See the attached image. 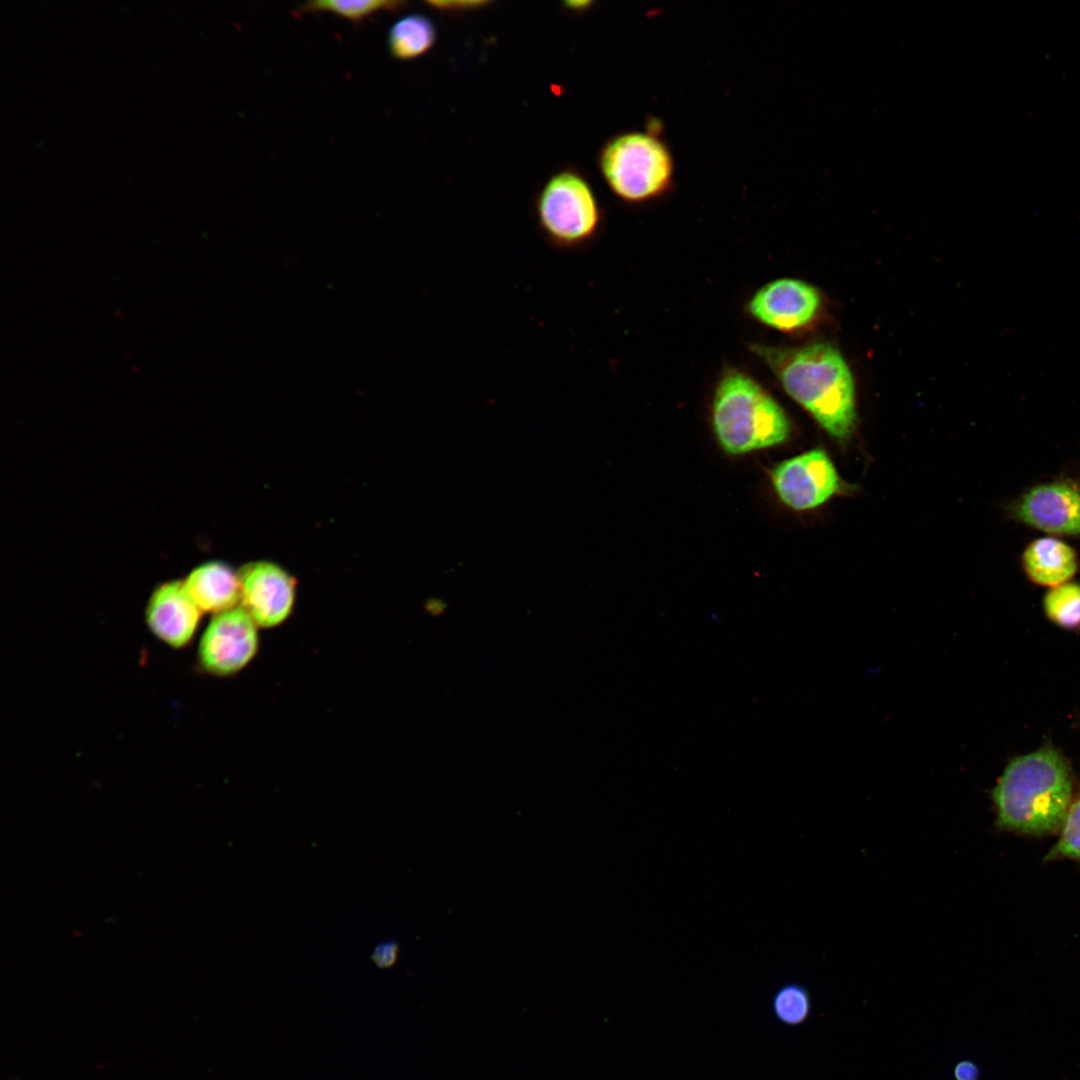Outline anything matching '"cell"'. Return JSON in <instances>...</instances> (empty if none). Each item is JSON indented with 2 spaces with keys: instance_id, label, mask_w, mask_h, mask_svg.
<instances>
[{
  "instance_id": "1",
  "label": "cell",
  "mask_w": 1080,
  "mask_h": 1080,
  "mask_svg": "<svg viewBox=\"0 0 1080 1080\" xmlns=\"http://www.w3.org/2000/svg\"><path fill=\"white\" fill-rule=\"evenodd\" d=\"M786 393L833 439L851 438L857 422L852 373L833 346L814 343L797 348L758 347Z\"/></svg>"
},
{
  "instance_id": "2",
  "label": "cell",
  "mask_w": 1080,
  "mask_h": 1080,
  "mask_svg": "<svg viewBox=\"0 0 1080 1080\" xmlns=\"http://www.w3.org/2000/svg\"><path fill=\"white\" fill-rule=\"evenodd\" d=\"M1073 779L1059 752L1044 747L1009 762L992 790L999 828L1029 835L1060 830Z\"/></svg>"
},
{
  "instance_id": "3",
  "label": "cell",
  "mask_w": 1080,
  "mask_h": 1080,
  "mask_svg": "<svg viewBox=\"0 0 1080 1080\" xmlns=\"http://www.w3.org/2000/svg\"><path fill=\"white\" fill-rule=\"evenodd\" d=\"M597 165L614 196L628 204L660 199L675 185V159L658 122L627 130L601 147Z\"/></svg>"
},
{
  "instance_id": "4",
  "label": "cell",
  "mask_w": 1080,
  "mask_h": 1080,
  "mask_svg": "<svg viewBox=\"0 0 1080 1080\" xmlns=\"http://www.w3.org/2000/svg\"><path fill=\"white\" fill-rule=\"evenodd\" d=\"M712 425L719 445L730 455L780 445L791 431L780 404L755 380L738 371L724 375L716 388Z\"/></svg>"
},
{
  "instance_id": "5",
  "label": "cell",
  "mask_w": 1080,
  "mask_h": 1080,
  "mask_svg": "<svg viewBox=\"0 0 1080 1080\" xmlns=\"http://www.w3.org/2000/svg\"><path fill=\"white\" fill-rule=\"evenodd\" d=\"M538 231L555 250L569 252L590 242L600 229L602 211L589 180L575 168L551 175L533 204Z\"/></svg>"
},
{
  "instance_id": "6",
  "label": "cell",
  "mask_w": 1080,
  "mask_h": 1080,
  "mask_svg": "<svg viewBox=\"0 0 1080 1080\" xmlns=\"http://www.w3.org/2000/svg\"><path fill=\"white\" fill-rule=\"evenodd\" d=\"M780 501L795 511H809L852 489L827 452L814 448L785 459L770 473Z\"/></svg>"
},
{
  "instance_id": "7",
  "label": "cell",
  "mask_w": 1080,
  "mask_h": 1080,
  "mask_svg": "<svg viewBox=\"0 0 1080 1080\" xmlns=\"http://www.w3.org/2000/svg\"><path fill=\"white\" fill-rule=\"evenodd\" d=\"M258 646V626L238 606L214 615L199 644V663L210 674L233 675L251 662Z\"/></svg>"
},
{
  "instance_id": "8",
  "label": "cell",
  "mask_w": 1080,
  "mask_h": 1080,
  "mask_svg": "<svg viewBox=\"0 0 1080 1080\" xmlns=\"http://www.w3.org/2000/svg\"><path fill=\"white\" fill-rule=\"evenodd\" d=\"M240 606L258 627L272 628L291 614L295 580L283 568L267 561L250 562L238 571Z\"/></svg>"
},
{
  "instance_id": "9",
  "label": "cell",
  "mask_w": 1080,
  "mask_h": 1080,
  "mask_svg": "<svg viewBox=\"0 0 1080 1080\" xmlns=\"http://www.w3.org/2000/svg\"><path fill=\"white\" fill-rule=\"evenodd\" d=\"M820 296L810 284L797 279L774 280L759 289L749 303L761 323L782 331L808 325L820 307Z\"/></svg>"
},
{
  "instance_id": "10",
  "label": "cell",
  "mask_w": 1080,
  "mask_h": 1080,
  "mask_svg": "<svg viewBox=\"0 0 1080 1080\" xmlns=\"http://www.w3.org/2000/svg\"><path fill=\"white\" fill-rule=\"evenodd\" d=\"M1023 523L1052 535H1080V491L1066 482H1050L1026 491L1013 510Z\"/></svg>"
},
{
  "instance_id": "11",
  "label": "cell",
  "mask_w": 1080,
  "mask_h": 1080,
  "mask_svg": "<svg viewBox=\"0 0 1080 1080\" xmlns=\"http://www.w3.org/2000/svg\"><path fill=\"white\" fill-rule=\"evenodd\" d=\"M201 614L184 582L170 581L153 592L146 609V622L160 640L181 648L194 636Z\"/></svg>"
},
{
  "instance_id": "12",
  "label": "cell",
  "mask_w": 1080,
  "mask_h": 1080,
  "mask_svg": "<svg viewBox=\"0 0 1080 1080\" xmlns=\"http://www.w3.org/2000/svg\"><path fill=\"white\" fill-rule=\"evenodd\" d=\"M202 613L219 614L240 606L238 573L223 562H207L183 581Z\"/></svg>"
},
{
  "instance_id": "13",
  "label": "cell",
  "mask_w": 1080,
  "mask_h": 1080,
  "mask_svg": "<svg viewBox=\"0 0 1080 1080\" xmlns=\"http://www.w3.org/2000/svg\"><path fill=\"white\" fill-rule=\"evenodd\" d=\"M1021 561L1032 582L1050 588L1069 582L1079 568L1076 551L1055 537H1042L1031 542Z\"/></svg>"
},
{
  "instance_id": "14",
  "label": "cell",
  "mask_w": 1080,
  "mask_h": 1080,
  "mask_svg": "<svg viewBox=\"0 0 1080 1080\" xmlns=\"http://www.w3.org/2000/svg\"><path fill=\"white\" fill-rule=\"evenodd\" d=\"M436 39L433 21L424 14L414 13L393 23L388 31L387 46L394 59L408 61L426 54Z\"/></svg>"
},
{
  "instance_id": "15",
  "label": "cell",
  "mask_w": 1080,
  "mask_h": 1080,
  "mask_svg": "<svg viewBox=\"0 0 1080 1080\" xmlns=\"http://www.w3.org/2000/svg\"><path fill=\"white\" fill-rule=\"evenodd\" d=\"M405 6H407V3L404 1L317 0L297 5L293 14L298 17L310 13L328 12L351 22L355 26H360L377 12H395Z\"/></svg>"
},
{
  "instance_id": "16",
  "label": "cell",
  "mask_w": 1080,
  "mask_h": 1080,
  "mask_svg": "<svg viewBox=\"0 0 1080 1080\" xmlns=\"http://www.w3.org/2000/svg\"><path fill=\"white\" fill-rule=\"evenodd\" d=\"M1043 607L1055 624L1069 629L1080 627V584L1066 582L1050 588Z\"/></svg>"
},
{
  "instance_id": "17",
  "label": "cell",
  "mask_w": 1080,
  "mask_h": 1080,
  "mask_svg": "<svg viewBox=\"0 0 1080 1080\" xmlns=\"http://www.w3.org/2000/svg\"><path fill=\"white\" fill-rule=\"evenodd\" d=\"M772 1009L775 1017L782 1024L799 1026L805 1023L811 1014V995L800 983L784 984L774 994Z\"/></svg>"
},
{
  "instance_id": "18",
  "label": "cell",
  "mask_w": 1080,
  "mask_h": 1080,
  "mask_svg": "<svg viewBox=\"0 0 1080 1080\" xmlns=\"http://www.w3.org/2000/svg\"><path fill=\"white\" fill-rule=\"evenodd\" d=\"M1060 830L1058 842L1047 854L1046 860L1080 859V795L1072 801Z\"/></svg>"
},
{
  "instance_id": "19",
  "label": "cell",
  "mask_w": 1080,
  "mask_h": 1080,
  "mask_svg": "<svg viewBox=\"0 0 1080 1080\" xmlns=\"http://www.w3.org/2000/svg\"><path fill=\"white\" fill-rule=\"evenodd\" d=\"M400 944L395 939L378 943L371 954L374 964L380 969L391 968L398 960Z\"/></svg>"
},
{
  "instance_id": "20",
  "label": "cell",
  "mask_w": 1080,
  "mask_h": 1080,
  "mask_svg": "<svg viewBox=\"0 0 1080 1080\" xmlns=\"http://www.w3.org/2000/svg\"><path fill=\"white\" fill-rule=\"evenodd\" d=\"M486 1H428L427 4L435 10L443 12H464L479 9L488 5Z\"/></svg>"
},
{
  "instance_id": "21",
  "label": "cell",
  "mask_w": 1080,
  "mask_h": 1080,
  "mask_svg": "<svg viewBox=\"0 0 1080 1080\" xmlns=\"http://www.w3.org/2000/svg\"><path fill=\"white\" fill-rule=\"evenodd\" d=\"M955 1080H978L980 1076L979 1066L971 1060H961L953 1069Z\"/></svg>"
},
{
  "instance_id": "22",
  "label": "cell",
  "mask_w": 1080,
  "mask_h": 1080,
  "mask_svg": "<svg viewBox=\"0 0 1080 1080\" xmlns=\"http://www.w3.org/2000/svg\"><path fill=\"white\" fill-rule=\"evenodd\" d=\"M589 5H591V3H590V2H588V1H584V2H581V1H577V2H566V8H568V9H570V10H574V11H577V10H581V11H583V10H584V9H586V8H587V7L589 6Z\"/></svg>"
}]
</instances>
